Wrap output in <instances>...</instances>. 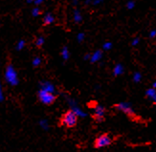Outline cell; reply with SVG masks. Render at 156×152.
<instances>
[{"mask_svg": "<svg viewBox=\"0 0 156 152\" xmlns=\"http://www.w3.org/2000/svg\"><path fill=\"white\" fill-rule=\"evenodd\" d=\"M152 87H154V88H156V80L153 82V83H152Z\"/></svg>", "mask_w": 156, "mask_h": 152, "instance_id": "33", "label": "cell"}, {"mask_svg": "<svg viewBox=\"0 0 156 152\" xmlns=\"http://www.w3.org/2000/svg\"><path fill=\"white\" fill-rule=\"evenodd\" d=\"M150 37H151V38L156 37V30H152V31L150 33Z\"/></svg>", "mask_w": 156, "mask_h": 152, "instance_id": "27", "label": "cell"}, {"mask_svg": "<svg viewBox=\"0 0 156 152\" xmlns=\"http://www.w3.org/2000/svg\"><path fill=\"white\" fill-rule=\"evenodd\" d=\"M84 37H85V34H84V33H79L78 34H77V39H78V41L80 43V42H83V41L84 40Z\"/></svg>", "mask_w": 156, "mask_h": 152, "instance_id": "22", "label": "cell"}, {"mask_svg": "<svg viewBox=\"0 0 156 152\" xmlns=\"http://www.w3.org/2000/svg\"><path fill=\"white\" fill-rule=\"evenodd\" d=\"M39 86L41 89H44L46 91H49L51 93H55L56 92V88L55 85H54L52 82L48 81V80H42L39 82Z\"/></svg>", "mask_w": 156, "mask_h": 152, "instance_id": "8", "label": "cell"}, {"mask_svg": "<svg viewBox=\"0 0 156 152\" xmlns=\"http://www.w3.org/2000/svg\"><path fill=\"white\" fill-rule=\"evenodd\" d=\"M44 2V0H35V3L36 4V6H38V5H40V4H42Z\"/></svg>", "mask_w": 156, "mask_h": 152, "instance_id": "28", "label": "cell"}, {"mask_svg": "<svg viewBox=\"0 0 156 152\" xmlns=\"http://www.w3.org/2000/svg\"><path fill=\"white\" fill-rule=\"evenodd\" d=\"M44 41H45V39H44L43 37H38L36 39L35 44H36L37 47H41V46L44 44Z\"/></svg>", "mask_w": 156, "mask_h": 152, "instance_id": "18", "label": "cell"}, {"mask_svg": "<svg viewBox=\"0 0 156 152\" xmlns=\"http://www.w3.org/2000/svg\"><path fill=\"white\" fill-rule=\"evenodd\" d=\"M112 138L105 133V134H101L100 136H98L96 139L94 141V147L95 148H103L105 147H109L110 144L112 143Z\"/></svg>", "mask_w": 156, "mask_h": 152, "instance_id": "4", "label": "cell"}, {"mask_svg": "<svg viewBox=\"0 0 156 152\" xmlns=\"http://www.w3.org/2000/svg\"><path fill=\"white\" fill-rule=\"evenodd\" d=\"M124 72H125V68L121 63L116 64L113 68V76L114 77H119V76L123 75Z\"/></svg>", "mask_w": 156, "mask_h": 152, "instance_id": "11", "label": "cell"}, {"mask_svg": "<svg viewBox=\"0 0 156 152\" xmlns=\"http://www.w3.org/2000/svg\"><path fill=\"white\" fill-rule=\"evenodd\" d=\"M78 1H79V0H73V4L74 5H77L78 4Z\"/></svg>", "mask_w": 156, "mask_h": 152, "instance_id": "31", "label": "cell"}, {"mask_svg": "<svg viewBox=\"0 0 156 152\" xmlns=\"http://www.w3.org/2000/svg\"><path fill=\"white\" fill-rule=\"evenodd\" d=\"M103 2V0H92V5L96 6V5H99Z\"/></svg>", "mask_w": 156, "mask_h": 152, "instance_id": "26", "label": "cell"}, {"mask_svg": "<svg viewBox=\"0 0 156 152\" xmlns=\"http://www.w3.org/2000/svg\"><path fill=\"white\" fill-rule=\"evenodd\" d=\"M62 58L64 61L68 60L69 58H70V53H69V50H68V47L67 46H63V48L62 49Z\"/></svg>", "mask_w": 156, "mask_h": 152, "instance_id": "14", "label": "cell"}, {"mask_svg": "<svg viewBox=\"0 0 156 152\" xmlns=\"http://www.w3.org/2000/svg\"><path fill=\"white\" fill-rule=\"evenodd\" d=\"M91 56L92 55L91 54H86L85 56H84V60H90V58H91Z\"/></svg>", "mask_w": 156, "mask_h": 152, "instance_id": "29", "label": "cell"}, {"mask_svg": "<svg viewBox=\"0 0 156 152\" xmlns=\"http://www.w3.org/2000/svg\"><path fill=\"white\" fill-rule=\"evenodd\" d=\"M134 7H135V2L133 1V0H129V1L126 2V8L128 10H132Z\"/></svg>", "mask_w": 156, "mask_h": 152, "instance_id": "23", "label": "cell"}, {"mask_svg": "<svg viewBox=\"0 0 156 152\" xmlns=\"http://www.w3.org/2000/svg\"><path fill=\"white\" fill-rule=\"evenodd\" d=\"M37 98H38L39 101L45 105H51L57 100V97H56L55 93H51V92L46 91L41 88H40L37 92Z\"/></svg>", "mask_w": 156, "mask_h": 152, "instance_id": "3", "label": "cell"}, {"mask_svg": "<svg viewBox=\"0 0 156 152\" xmlns=\"http://www.w3.org/2000/svg\"><path fill=\"white\" fill-rule=\"evenodd\" d=\"M139 42H140V38H139V37H135V38L132 40L131 45H132V46H136V45L139 44Z\"/></svg>", "mask_w": 156, "mask_h": 152, "instance_id": "24", "label": "cell"}, {"mask_svg": "<svg viewBox=\"0 0 156 152\" xmlns=\"http://www.w3.org/2000/svg\"><path fill=\"white\" fill-rule=\"evenodd\" d=\"M5 100L4 98V91H3V86H1V90H0V101L3 102Z\"/></svg>", "mask_w": 156, "mask_h": 152, "instance_id": "25", "label": "cell"}, {"mask_svg": "<svg viewBox=\"0 0 156 152\" xmlns=\"http://www.w3.org/2000/svg\"><path fill=\"white\" fill-rule=\"evenodd\" d=\"M40 9L38 8V6H37V7H35L33 10H32V15H33V16H35V17H37V16H38L39 15H40Z\"/></svg>", "mask_w": 156, "mask_h": 152, "instance_id": "21", "label": "cell"}, {"mask_svg": "<svg viewBox=\"0 0 156 152\" xmlns=\"http://www.w3.org/2000/svg\"><path fill=\"white\" fill-rule=\"evenodd\" d=\"M78 118H79V116L74 112L72 109L68 110V111H66L62 116V118H60V121H59V124L67 128H72L77 125Z\"/></svg>", "mask_w": 156, "mask_h": 152, "instance_id": "1", "label": "cell"}, {"mask_svg": "<svg viewBox=\"0 0 156 152\" xmlns=\"http://www.w3.org/2000/svg\"><path fill=\"white\" fill-rule=\"evenodd\" d=\"M65 99H66L67 102H68L70 108L80 117V118H85V117L87 116V114L85 112H83V110L80 109V107L78 105V103H77V101L75 100L69 98V97H65Z\"/></svg>", "mask_w": 156, "mask_h": 152, "instance_id": "6", "label": "cell"}, {"mask_svg": "<svg viewBox=\"0 0 156 152\" xmlns=\"http://www.w3.org/2000/svg\"><path fill=\"white\" fill-rule=\"evenodd\" d=\"M35 0H27V3H34Z\"/></svg>", "mask_w": 156, "mask_h": 152, "instance_id": "32", "label": "cell"}, {"mask_svg": "<svg viewBox=\"0 0 156 152\" xmlns=\"http://www.w3.org/2000/svg\"><path fill=\"white\" fill-rule=\"evenodd\" d=\"M73 17H74V21H75L76 23H80L81 21H83V16H81L80 12L78 9L74 10Z\"/></svg>", "mask_w": 156, "mask_h": 152, "instance_id": "13", "label": "cell"}, {"mask_svg": "<svg viewBox=\"0 0 156 152\" xmlns=\"http://www.w3.org/2000/svg\"><path fill=\"white\" fill-rule=\"evenodd\" d=\"M112 46H113L112 42H110V41H106V42H105V43L103 44V50L108 51V50H110V49H111Z\"/></svg>", "mask_w": 156, "mask_h": 152, "instance_id": "20", "label": "cell"}, {"mask_svg": "<svg viewBox=\"0 0 156 152\" xmlns=\"http://www.w3.org/2000/svg\"><path fill=\"white\" fill-rule=\"evenodd\" d=\"M146 96L154 103V104H156V88L154 87L148 88L146 91Z\"/></svg>", "mask_w": 156, "mask_h": 152, "instance_id": "9", "label": "cell"}, {"mask_svg": "<svg viewBox=\"0 0 156 152\" xmlns=\"http://www.w3.org/2000/svg\"><path fill=\"white\" fill-rule=\"evenodd\" d=\"M141 80H142V75H141V73H139V72H135V73L133 74V81H134V82H136V83H138V82L141 81Z\"/></svg>", "mask_w": 156, "mask_h": 152, "instance_id": "19", "label": "cell"}, {"mask_svg": "<svg viewBox=\"0 0 156 152\" xmlns=\"http://www.w3.org/2000/svg\"><path fill=\"white\" fill-rule=\"evenodd\" d=\"M55 21V16L51 12H47L43 17V25H50Z\"/></svg>", "mask_w": 156, "mask_h": 152, "instance_id": "12", "label": "cell"}, {"mask_svg": "<svg viewBox=\"0 0 156 152\" xmlns=\"http://www.w3.org/2000/svg\"><path fill=\"white\" fill-rule=\"evenodd\" d=\"M38 124L40 125V127H41L42 129H44V130H48L49 129V124H48V122H47L46 120H40Z\"/></svg>", "mask_w": 156, "mask_h": 152, "instance_id": "15", "label": "cell"}, {"mask_svg": "<svg viewBox=\"0 0 156 152\" xmlns=\"http://www.w3.org/2000/svg\"><path fill=\"white\" fill-rule=\"evenodd\" d=\"M4 78H5V80L7 83L12 86H16L19 83V79H18L17 73L16 71V69L13 68L12 64H11V63L7 64V66H6Z\"/></svg>", "mask_w": 156, "mask_h": 152, "instance_id": "2", "label": "cell"}, {"mask_svg": "<svg viewBox=\"0 0 156 152\" xmlns=\"http://www.w3.org/2000/svg\"><path fill=\"white\" fill-rule=\"evenodd\" d=\"M24 47H25V40H23V39L18 40V42H17V44H16V49L17 51H21V50H23V48H24Z\"/></svg>", "mask_w": 156, "mask_h": 152, "instance_id": "16", "label": "cell"}, {"mask_svg": "<svg viewBox=\"0 0 156 152\" xmlns=\"http://www.w3.org/2000/svg\"><path fill=\"white\" fill-rule=\"evenodd\" d=\"M90 3H92L91 0H85V5H88V4H90Z\"/></svg>", "mask_w": 156, "mask_h": 152, "instance_id": "30", "label": "cell"}, {"mask_svg": "<svg viewBox=\"0 0 156 152\" xmlns=\"http://www.w3.org/2000/svg\"><path fill=\"white\" fill-rule=\"evenodd\" d=\"M105 109L104 106L101 105H97L94 108V115L93 118L95 121H97L98 122H101L105 120Z\"/></svg>", "mask_w": 156, "mask_h": 152, "instance_id": "7", "label": "cell"}, {"mask_svg": "<svg viewBox=\"0 0 156 152\" xmlns=\"http://www.w3.org/2000/svg\"><path fill=\"white\" fill-rule=\"evenodd\" d=\"M41 58H39V57H36V58H34L33 61H32V63H33V66L34 67H38L40 64H41Z\"/></svg>", "mask_w": 156, "mask_h": 152, "instance_id": "17", "label": "cell"}, {"mask_svg": "<svg viewBox=\"0 0 156 152\" xmlns=\"http://www.w3.org/2000/svg\"><path fill=\"white\" fill-rule=\"evenodd\" d=\"M114 107L117 110H119V111L126 114V116H128L129 118L133 119L136 117V114H135V112H134V109L132 108V106L129 102H125V101L119 102V103H117V104H115Z\"/></svg>", "mask_w": 156, "mask_h": 152, "instance_id": "5", "label": "cell"}, {"mask_svg": "<svg viewBox=\"0 0 156 152\" xmlns=\"http://www.w3.org/2000/svg\"><path fill=\"white\" fill-rule=\"evenodd\" d=\"M103 58V51L101 50H96L91 56V58H90V62L91 63H96V62L100 61Z\"/></svg>", "mask_w": 156, "mask_h": 152, "instance_id": "10", "label": "cell"}]
</instances>
